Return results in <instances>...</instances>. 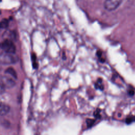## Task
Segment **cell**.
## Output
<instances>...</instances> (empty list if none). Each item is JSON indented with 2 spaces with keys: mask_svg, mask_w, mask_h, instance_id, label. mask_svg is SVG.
<instances>
[{
  "mask_svg": "<svg viewBox=\"0 0 135 135\" xmlns=\"http://www.w3.org/2000/svg\"><path fill=\"white\" fill-rule=\"evenodd\" d=\"M1 62L2 64L9 65L16 63L18 60L17 57L13 53H8L4 52L1 55Z\"/></svg>",
  "mask_w": 135,
  "mask_h": 135,
  "instance_id": "cell-2",
  "label": "cell"
},
{
  "mask_svg": "<svg viewBox=\"0 0 135 135\" xmlns=\"http://www.w3.org/2000/svg\"><path fill=\"white\" fill-rule=\"evenodd\" d=\"M10 110V107L8 105L6 104L3 103H1L0 107V113L1 116H4L7 114Z\"/></svg>",
  "mask_w": 135,
  "mask_h": 135,
  "instance_id": "cell-5",
  "label": "cell"
},
{
  "mask_svg": "<svg viewBox=\"0 0 135 135\" xmlns=\"http://www.w3.org/2000/svg\"><path fill=\"white\" fill-rule=\"evenodd\" d=\"M121 2L122 0H105L104 3V7L107 11H112L117 9Z\"/></svg>",
  "mask_w": 135,
  "mask_h": 135,
  "instance_id": "cell-4",
  "label": "cell"
},
{
  "mask_svg": "<svg viewBox=\"0 0 135 135\" xmlns=\"http://www.w3.org/2000/svg\"><path fill=\"white\" fill-rule=\"evenodd\" d=\"M5 73L10 75L11 76L14 78L15 80L17 79V75L16 71L14 70V68L12 67H9L6 69L5 71Z\"/></svg>",
  "mask_w": 135,
  "mask_h": 135,
  "instance_id": "cell-6",
  "label": "cell"
},
{
  "mask_svg": "<svg viewBox=\"0 0 135 135\" xmlns=\"http://www.w3.org/2000/svg\"><path fill=\"white\" fill-rule=\"evenodd\" d=\"M95 87L100 90H102L103 89V85L102 84V81L101 79H98L96 83H95Z\"/></svg>",
  "mask_w": 135,
  "mask_h": 135,
  "instance_id": "cell-7",
  "label": "cell"
},
{
  "mask_svg": "<svg viewBox=\"0 0 135 135\" xmlns=\"http://www.w3.org/2000/svg\"><path fill=\"white\" fill-rule=\"evenodd\" d=\"M86 122L88 127H91L94 123L95 120L93 119H87L86 120Z\"/></svg>",
  "mask_w": 135,
  "mask_h": 135,
  "instance_id": "cell-9",
  "label": "cell"
},
{
  "mask_svg": "<svg viewBox=\"0 0 135 135\" xmlns=\"http://www.w3.org/2000/svg\"><path fill=\"white\" fill-rule=\"evenodd\" d=\"M8 25V21L7 19H3L1 22V27L2 28H5Z\"/></svg>",
  "mask_w": 135,
  "mask_h": 135,
  "instance_id": "cell-8",
  "label": "cell"
},
{
  "mask_svg": "<svg viewBox=\"0 0 135 135\" xmlns=\"http://www.w3.org/2000/svg\"><path fill=\"white\" fill-rule=\"evenodd\" d=\"M16 84L15 79L9 75L5 74L2 75L1 78V91L2 93L4 91L3 88H11Z\"/></svg>",
  "mask_w": 135,
  "mask_h": 135,
  "instance_id": "cell-1",
  "label": "cell"
},
{
  "mask_svg": "<svg viewBox=\"0 0 135 135\" xmlns=\"http://www.w3.org/2000/svg\"><path fill=\"white\" fill-rule=\"evenodd\" d=\"M1 49L5 53L15 54L16 47L14 43L10 40L5 39L1 43Z\"/></svg>",
  "mask_w": 135,
  "mask_h": 135,
  "instance_id": "cell-3",
  "label": "cell"
}]
</instances>
